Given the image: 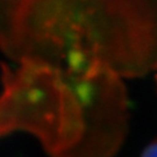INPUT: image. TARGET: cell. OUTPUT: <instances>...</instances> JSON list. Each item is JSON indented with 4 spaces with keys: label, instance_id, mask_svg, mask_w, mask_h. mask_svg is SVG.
Wrapping results in <instances>:
<instances>
[{
    "label": "cell",
    "instance_id": "obj_3",
    "mask_svg": "<svg viewBox=\"0 0 157 157\" xmlns=\"http://www.w3.org/2000/svg\"><path fill=\"white\" fill-rule=\"evenodd\" d=\"M141 157H157V139L143 150Z\"/></svg>",
    "mask_w": 157,
    "mask_h": 157
},
{
    "label": "cell",
    "instance_id": "obj_2",
    "mask_svg": "<svg viewBox=\"0 0 157 157\" xmlns=\"http://www.w3.org/2000/svg\"><path fill=\"white\" fill-rule=\"evenodd\" d=\"M11 67L1 63L0 135L10 130L33 132L52 150L54 137L67 132V140L79 136L90 105L79 93L75 75L64 69L36 61Z\"/></svg>",
    "mask_w": 157,
    "mask_h": 157
},
{
    "label": "cell",
    "instance_id": "obj_4",
    "mask_svg": "<svg viewBox=\"0 0 157 157\" xmlns=\"http://www.w3.org/2000/svg\"><path fill=\"white\" fill-rule=\"evenodd\" d=\"M156 82H157V76H156Z\"/></svg>",
    "mask_w": 157,
    "mask_h": 157
},
{
    "label": "cell",
    "instance_id": "obj_1",
    "mask_svg": "<svg viewBox=\"0 0 157 157\" xmlns=\"http://www.w3.org/2000/svg\"><path fill=\"white\" fill-rule=\"evenodd\" d=\"M126 0H0V51L84 73L100 61L124 72Z\"/></svg>",
    "mask_w": 157,
    "mask_h": 157
}]
</instances>
